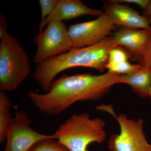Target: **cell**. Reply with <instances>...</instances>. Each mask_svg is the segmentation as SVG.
<instances>
[{
  "mask_svg": "<svg viewBox=\"0 0 151 151\" xmlns=\"http://www.w3.org/2000/svg\"><path fill=\"white\" fill-rule=\"evenodd\" d=\"M120 76L109 71L100 75L63 74L55 79L48 92L41 94L30 91L28 96L41 113L56 116L76 102L100 100L114 84H119Z\"/></svg>",
  "mask_w": 151,
  "mask_h": 151,
  "instance_id": "obj_1",
  "label": "cell"
},
{
  "mask_svg": "<svg viewBox=\"0 0 151 151\" xmlns=\"http://www.w3.org/2000/svg\"><path fill=\"white\" fill-rule=\"evenodd\" d=\"M118 46L113 37H108L99 43L82 48H72L69 51L37 65L35 79L45 93L48 92L55 77L63 70L72 68L84 67L103 72L111 50Z\"/></svg>",
  "mask_w": 151,
  "mask_h": 151,
  "instance_id": "obj_2",
  "label": "cell"
},
{
  "mask_svg": "<svg viewBox=\"0 0 151 151\" xmlns=\"http://www.w3.org/2000/svg\"><path fill=\"white\" fill-rule=\"evenodd\" d=\"M105 121L100 118H91L88 113H74L53 134L70 151H87L90 144L105 141Z\"/></svg>",
  "mask_w": 151,
  "mask_h": 151,
  "instance_id": "obj_3",
  "label": "cell"
},
{
  "mask_svg": "<svg viewBox=\"0 0 151 151\" xmlns=\"http://www.w3.org/2000/svg\"><path fill=\"white\" fill-rule=\"evenodd\" d=\"M0 39V90L14 91L30 74L29 58L12 35Z\"/></svg>",
  "mask_w": 151,
  "mask_h": 151,
  "instance_id": "obj_4",
  "label": "cell"
},
{
  "mask_svg": "<svg viewBox=\"0 0 151 151\" xmlns=\"http://www.w3.org/2000/svg\"><path fill=\"white\" fill-rule=\"evenodd\" d=\"M97 110L107 111L115 117L120 127V132L111 135L108 147L111 151H151L144 132L143 119L133 120L124 114L116 115L110 106H100Z\"/></svg>",
  "mask_w": 151,
  "mask_h": 151,
  "instance_id": "obj_5",
  "label": "cell"
},
{
  "mask_svg": "<svg viewBox=\"0 0 151 151\" xmlns=\"http://www.w3.org/2000/svg\"><path fill=\"white\" fill-rule=\"evenodd\" d=\"M35 39L37 49L33 61L37 65L60 55L73 48L68 28L63 22L50 23Z\"/></svg>",
  "mask_w": 151,
  "mask_h": 151,
  "instance_id": "obj_6",
  "label": "cell"
},
{
  "mask_svg": "<svg viewBox=\"0 0 151 151\" xmlns=\"http://www.w3.org/2000/svg\"><path fill=\"white\" fill-rule=\"evenodd\" d=\"M31 119L25 111L16 112L8 130L4 151H29L39 141L55 139L53 134H44L35 131L31 127Z\"/></svg>",
  "mask_w": 151,
  "mask_h": 151,
  "instance_id": "obj_7",
  "label": "cell"
},
{
  "mask_svg": "<svg viewBox=\"0 0 151 151\" xmlns=\"http://www.w3.org/2000/svg\"><path fill=\"white\" fill-rule=\"evenodd\" d=\"M115 27L104 12L93 20L70 25L68 31L73 48H82L99 43L109 37Z\"/></svg>",
  "mask_w": 151,
  "mask_h": 151,
  "instance_id": "obj_8",
  "label": "cell"
},
{
  "mask_svg": "<svg viewBox=\"0 0 151 151\" xmlns=\"http://www.w3.org/2000/svg\"><path fill=\"white\" fill-rule=\"evenodd\" d=\"M115 25L130 29L151 30L145 17L126 4L110 1L104 12Z\"/></svg>",
  "mask_w": 151,
  "mask_h": 151,
  "instance_id": "obj_9",
  "label": "cell"
},
{
  "mask_svg": "<svg viewBox=\"0 0 151 151\" xmlns=\"http://www.w3.org/2000/svg\"><path fill=\"white\" fill-rule=\"evenodd\" d=\"M104 12L89 8L80 0H58L52 14L44 23L43 28L52 22L68 20L83 16L99 17Z\"/></svg>",
  "mask_w": 151,
  "mask_h": 151,
  "instance_id": "obj_10",
  "label": "cell"
},
{
  "mask_svg": "<svg viewBox=\"0 0 151 151\" xmlns=\"http://www.w3.org/2000/svg\"><path fill=\"white\" fill-rule=\"evenodd\" d=\"M112 37L118 46L124 47L139 57L150 42L151 30L122 27Z\"/></svg>",
  "mask_w": 151,
  "mask_h": 151,
  "instance_id": "obj_11",
  "label": "cell"
},
{
  "mask_svg": "<svg viewBox=\"0 0 151 151\" xmlns=\"http://www.w3.org/2000/svg\"><path fill=\"white\" fill-rule=\"evenodd\" d=\"M130 85L135 93L142 98L149 97L151 87V67L143 65L130 75H120L119 84Z\"/></svg>",
  "mask_w": 151,
  "mask_h": 151,
  "instance_id": "obj_12",
  "label": "cell"
},
{
  "mask_svg": "<svg viewBox=\"0 0 151 151\" xmlns=\"http://www.w3.org/2000/svg\"><path fill=\"white\" fill-rule=\"evenodd\" d=\"M12 102L5 92H0V143L6 140L7 133L12 117L10 113Z\"/></svg>",
  "mask_w": 151,
  "mask_h": 151,
  "instance_id": "obj_13",
  "label": "cell"
},
{
  "mask_svg": "<svg viewBox=\"0 0 151 151\" xmlns=\"http://www.w3.org/2000/svg\"><path fill=\"white\" fill-rule=\"evenodd\" d=\"M142 66V65L141 64H133L127 61L116 63H108L106 68L111 73L127 75L135 73L140 69Z\"/></svg>",
  "mask_w": 151,
  "mask_h": 151,
  "instance_id": "obj_14",
  "label": "cell"
},
{
  "mask_svg": "<svg viewBox=\"0 0 151 151\" xmlns=\"http://www.w3.org/2000/svg\"><path fill=\"white\" fill-rule=\"evenodd\" d=\"M53 138L45 139L38 142L29 151H70L68 149Z\"/></svg>",
  "mask_w": 151,
  "mask_h": 151,
  "instance_id": "obj_15",
  "label": "cell"
},
{
  "mask_svg": "<svg viewBox=\"0 0 151 151\" xmlns=\"http://www.w3.org/2000/svg\"><path fill=\"white\" fill-rule=\"evenodd\" d=\"M58 0H39L38 1L40 7L41 22L40 25L39 32H43V24L45 20L52 14L54 11Z\"/></svg>",
  "mask_w": 151,
  "mask_h": 151,
  "instance_id": "obj_16",
  "label": "cell"
},
{
  "mask_svg": "<svg viewBox=\"0 0 151 151\" xmlns=\"http://www.w3.org/2000/svg\"><path fill=\"white\" fill-rule=\"evenodd\" d=\"M129 55L124 49L117 46L111 50L108 55V62L116 63L128 61Z\"/></svg>",
  "mask_w": 151,
  "mask_h": 151,
  "instance_id": "obj_17",
  "label": "cell"
},
{
  "mask_svg": "<svg viewBox=\"0 0 151 151\" xmlns=\"http://www.w3.org/2000/svg\"><path fill=\"white\" fill-rule=\"evenodd\" d=\"M139 58L141 65L151 67V38L142 54Z\"/></svg>",
  "mask_w": 151,
  "mask_h": 151,
  "instance_id": "obj_18",
  "label": "cell"
},
{
  "mask_svg": "<svg viewBox=\"0 0 151 151\" xmlns=\"http://www.w3.org/2000/svg\"><path fill=\"white\" fill-rule=\"evenodd\" d=\"M111 1L114 2L119 3L120 4L126 3V4H134L139 6L144 10L148 6L150 0H112Z\"/></svg>",
  "mask_w": 151,
  "mask_h": 151,
  "instance_id": "obj_19",
  "label": "cell"
},
{
  "mask_svg": "<svg viewBox=\"0 0 151 151\" xmlns=\"http://www.w3.org/2000/svg\"><path fill=\"white\" fill-rule=\"evenodd\" d=\"M9 27L5 17L1 14L0 15V39L8 34Z\"/></svg>",
  "mask_w": 151,
  "mask_h": 151,
  "instance_id": "obj_20",
  "label": "cell"
},
{
  "mask_svg": "<svg viewBox=\"0 0 151 151\" xmlns=\"http://www.w3.org/2000/svg\"><path fill=\"white\" fill-rule=\"evenodd\" d=\"M143 15L145 17L151 26V0L147 8L144 10Z\"/></svg>",
  "mask_w": 151,
  "mask_h": 151,
  "instance_id": "obj_21",
  "label": "cell"
},
{
  "mask_svg": "<svg viewBox=\"0 0 151 151\" xmlns=\"http://www.w3.org/2000/svg\"><path fill=\"white\" fill-rule=\"evenodd\" d=\"M149 97L151 99V87L150 89V92H149Z\"/></svg>",
  "mask_w": 151,
  "mask_h": 151,
  "instance_id": "obj_22",
  "label": "cell"
}]
</instances>
